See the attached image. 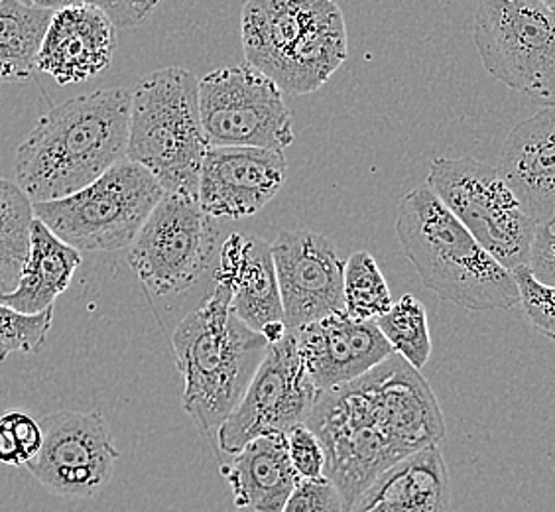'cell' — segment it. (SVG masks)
I'll return each mask as SVG.
<instances>
[{"mask_svg":"<svg viewBox=\"0 0 555 512\" xmlns=\"http://www.w3.org/2000/svg\"><path fill=\"white\" fill-rule=\"evenodd\" d=\"M555 221L535 225L534 236L530 241L526 268L534 274L540 282L547 286L555 284Z\"/></svg>","mask_w":555,"mask_h":512,"instance_id":"d6a6232c","label":"cell"},{"mask_svg":"<svg viewBox=\"0 0 555 512\" xmlns=\"http://www.w3.org/2000/svg\"><path fill=\"white\" fill-rule=\"evenodd\" d=\"M451 485L439 446L396 461L345 512H448Z\"/></svg>","mask_w":555,"mask_h":512,"instance_id":"ac0fdd59","label":"cell"},{"mask_svg":"<svg viewBox=\"0 0 555 512\" xmlns=\"http://www.w3.org/2000/svg\"><path fill=\"white\" fill-rule=\"evenodd\" d=\"M357 381L386 436L404 458L443 441L446 422L438 398L422 373L400 355L390 353Z\"/></svg>","mask_w":555,"mask_h":512,"instance_id":"4fadbf2b","label":"cell"},{"mask_svg":"<svg viewBox=\"0 0 555 512\" xmlns=\"http://www.w3.org/2000/svg\"><path fill=\"white\" fill-rule=\"evenodd\" d=\"M54 323V306L40 313H22L0 304V363L12 353H40Z\"/></svg>","mask_w":555,"mask_h":512,"instance_id":"83f0119b","label":"cell"},{"mask_svg":"<svg viewBox=\"0 0 555 512\" xmlns=\"http://www.w3.org/2000/svg\"><path fill=\"white\" fill-rule=\"evenodd\" d=\"M288 162L280 150L209 146L205 150L197 203L214 219H243L276 197Z\"/></svg>","mask_w":555,"mask_h":512,"instance_id":"5bb4252c","label":"cell"},{"mask_svg":"<svg viewBox=\"0 0 555 512\" xmlns=\"http://www.w3.org/2000/svg\"><path fill=\"white\" fill-rule=\"evenodd\" d=\"M52 11L24 0H0V86L36 75V55Z\"/></svg>","mask_w":555,"mask_h":512,"instance_id":"cb8c5ba5","label":"cell"},{"mask_svg":"<svg viewBox=\"0 0 555 512\" xmlns=\"http://www.w3.org/2000/svg\"><path fill=\"white\" fill-rule=\"evenodd\" d=\"M286 453L289 465L299 479H318L323 477L325 456L321 449L320 439L306 426V422L288 427L284 434Z\"/></svg>","mask_w":555,"mask_h":512,"instance_id":"4dcf8cb0","label":"cell"},{"mask_svg":"<svg viewBox=\"0 0 555 512\" xmlns=\"http://www.w3.org/2000/svg\"><path fill=\"white\" fill-rule=\"evenodd\" d=\"M215 282L231 289V311L250 330L284 321L270 245L257 236L233 233L219 253Z\"/></svg>","mask_w":555,"mask_h":512,"instance_id":"ffe728a7","label":"cell"},{"mask_svg":"<svg viewBox=\"0 0 555 512\" xmlns=\"http://www.w3.org/2000/svg\"><path fill=\"white\" fill-rule=\"evenodd\" d=\"M335 7V0H246L241 14L246 64L272 79L311 26Z\"/></svg>","mask_w":555,"mask_h":512,"instance_id":"d6986e66","label":"cell"},{"mask_svg":"<svg viewBox=\"0 0 555 512\" xmlns=\"http://www.w3.org/2000/svg\"><path fill=\"white\" fill-rule=\"evenodd\" d=\"M199 120L209 146L284 150L294 142L292 113L268 75L248 64L199 79Z\"/></svg>","mask_w":555,"mask_h":512,"instance_id":"9c48e42d","label":"cell"},{"mask_svg":"<svg viewBox=\"0 0 555 512\" xmlns=\"http://www.w3.org/2000/svg\"><path fill=\"white\" fill-rule=\"evenodd\" d=\"M270 255L288 330L343 310L345 260L330 239L313 231H282Z\"/></svg>","mask_w":555,"mask_h":512,"instance_id":"7c38bea8","label":"cell"},{"mask_svg":"<svg viewBox=\"0 0 555 512\" xmlns=\"http://www.w3.org/2000/svg\"><path fill=\"white\" fill-rule=\"evenodd\" d=\"M30 2L34 7L48 9V11H57L62 7H72V4H91V0H24Z\"/></svg>","mask_w":555,"mask_h":512,"instance_id":"e575fe53","label":"cell"},{"mask_svg":"<svg viewBox=\"0 0 555 512\" xmlns=\"http://www.w3.org/2000/svg\"><path fill=\"white\" fill-rule=\"evenodd\" d=\"M162 195L156 178L125 158L79 192L33 203L34 217L79 253H115L129 248Z\"/></svg>","mask_w":555,"mask_h":512,"instance_id":"5b68a950","label":"cell"},{"mask_svg":"<svg viewBox=\"0 0 555 512\" xmlns=\"http://www.w3.org/2000/svg\"><path fill=\"white\" fill-rule=\"evenodd\" d=\"M42 448V427L24 410L0 417V463L24 468Z\"/></svg>","mask_w":555,"mask_h":512,"instance_id":"f1b7e54d","label":"cell"},{"mask_svg":"<svg viewBox=\"0 0 555 512\" xmlns=\"http://www.w3.org/2000/svg\"><path fill=\"white\" fill-rule=\"evenodd\" d=\"M130 89L74 97L43 115L16 150V183L33 203L79 192L127 158Z\"/></svg>","mask_w":555,"mask_h":512,"instance_id":"6da1fadb","label":"cell"},{"mask_svg":"<svg viewBox=\"0 0 555 512\" xmlns=\"http://www.w3.org/2000/svg\"><path fill=\"white\" fill-rule=\"evenodd\" d=\"M34 207L18 183L0 178V296L16 289L30 248Z\"/></svg>","mask_w":555,"mask_h":512,"instance_id":"d4e9b609","label":"cell"},{"mask_svg":"<svg viewBox=\"0 0 555 512\" xmlns=\"http://www.w3.org/2000/svg\"><path fill=\"white\" fill-rule=\"evenodd\" d=\"M320 391L299 359L294 333L268 345L257 373L245 395L219 426L215 448L223 458L236 453L258 436L284 434L288 427L306 422Z\"/></svg>","mask_w":555,"mask_h":512,"instance_id":"30bf717a","label":"cell"},{"mask_svg":"<svg viewBox=\"0 0 555 512\" xmlns=\"http://www.w3.org/2000/svg\"><path fill=\"white\" fill-rule=\"evenodd\" d=\"M117 50V28L93 4H72L52 11L46 26L36 72L57 86L86 84L107 69Z\"/></svg>","mask_w":555,"mask_h":512,"instance_id":"2e32d148","label":"cell"},{"mask_svg":"<svg viewBox=\"0 0 555 512\" xmlns=\"http://www.w3.org/2000/svg\"><path fill=\"white\" fill-rule=\"evenodd\" d=\"M219 227L197 200L164 193L129 245V265L154 296L180 294L204 277Z\"/></svg>","mask_w":555,"mask_h":512,"instance_id":"ba28073f","label":"cell"},{"mask_svg":"<svg viewBox=\"0 0 555 512\" xmlns=\"http://www.w3.org/2000/svg\"><path fill=\"white\" fill-rule=\"evenodd\" d=\"M535 223L555 221V113L544 107L508 132L494 166Z\"/></svg>","mask_w":555,"mask_h":512,"instance_id":"e0dca14e","label":"cell"},{"mask_svg":"<svg viewBox=\"0 0 555 512\" xmlns=\"http://www.w3.org/2000/svg\"><path fill=\"white\" fill-rule=\"evenodd\" d=\"M289 331L320 393L351 383L392 353L373 320H354L345 310Z\"/></svg>","mask_w":555,"mask_h":512,"instance_id":"9a60e30c","label":"cell"},{"mask_svg":"<svg viewBox=\"0 0 555 512\" xmlns=\"http://www.w3.org/2000/svg\"><path fill=\"white\" fill-rule=\"evenodd\" d=\"M224 479L233 489L238 512H280L299 477L289 465L282 434H267L246 441L224 459Z\"/></svg>","mask_w":555,"mask_h":512,"instance_id":"44dd1931","label":"cell"},{"mask_svg":"<svg viewBox=\"0 0 555 512\" xmlns=\"http://www.w3.org/2000/svg\"><path fill=\"white\" fill-rule=\"evenodd\" d=\"M341 492L327 477L299 479L280 512H345Z\"/></svg>","mask_w":555,"mask_h":512,"instance_id":"1f68e13d","label":"cell"},{"mask_svg":"<svg viewBox=\"0 0 555 512\" xmlns=\"http://www.w3.org/2000/svg\"><path fill=\"white\" fill-rule=\"evenodd\" d=\"M81 260L77 248L64 243L34 217L30 248L18 284L9 294L0 296V304L22 313H40L52 308L55 299L69 289Z\"/></svg>","mask_w":555,"mask_h":512,"instance_id":"7402d4cb","label":"cell"},{"mask_svg":"<svg viewBox=\"0 0 555 512\" xmlns=\"http://www.w3.org/2000/svg\"><path fill=\"white\" fill-rule=\"evenodd\" d=\"M162 2L164 0H91L93 7L107 14L117 30H130L144 24Z\"/></svg>","mask_w":555,"mask_h":512,"instance_id":"836d02e7","label":"cell"},{"mask_svg":"<svg viewBox=\"0 0 555 512\" xmlns=\"http://www.w3.org/2000/svg\"><path fill=\"white\" fill-rule=\"evenodd\" d=\"M42 448L24 468L60 497H93L113 477L120 451L107 420L99 412L60 410L40 420Z\"/></svg>","mask_w":555,"mask_h":512,"instance_id":"8fae6325","label":"cell"},{"mask_svg":"<svg viewBox=\"0 0 555 512\" xmlns=\"http://www.w3.org/2000/svg\"><path fill=\"white\" fill-rule=\"evenodd\" d=\"M473 42L496 81L554 107L555 18L542 0H479Z\"/></svg>","mask_w":555,"mask_h":512,"instance_id":"8992f818","label":"cell"},{"mask_svg":"<svg viewBox=\"0 0 555 512\" xmlns=\"http://www.w3.org/2000/svg\"><path fill=\"white\" fill-rule=\"evenodd\" d=\"M378 331L396 355L414 369H422L431 355V337L427 325V313L424 304L414 296H402L392 302L390 310L374 320Z\"/></svg>","mask_w":555,"mask_h":512,"instance_id":"484cf974","label":"cell"},{"mask_svg":"<svg viewBox=\"0 0 555 512\" xmlns=\"http://www.w3.org/2000/svg\"><path fill=\"white\" fill-rule=\"evenodd\" d=\"M183 376V410L214 441L257 373L268 349L262 333L231 311V289L215 282L211 296L185 316L171 337Z\"/></svg>","mask_w":555,"mask_h":512,"instance_id":"3957f363","label":"cell"},{"mask_svg":"<svg viewBox=\"0 0 555 512\" xmlns=\"http://www.w3.org/2000/svg\"><path fill=\"white\" fill-rule=\"evenodd\" d=\"M349 52L347 26L339 4L311 26L280 65L272 81L284 95H311L345 64Z\"/></svg>","mask_w":555,"mask_h":512,"instance_id":"603a6c76","label":"cell"},{"mask_svg":"<svg viewBox=\"0 0 555 512\" xmlns=\"http://www.w3.org/2000/svg\"><path fill=\"white\" fill-rule=\"evenodd\" d=\"M518 292V304H522L526 318L535 331L545 337H555V294L554 286H547L526 268L511 270Z\"/></svg>","mask_w":555,"mask_h":512,"instance_id":"f546056e","label":"cell"},{"mask_svg":"<svg viewBox=\"0 0 555 512\" xmlns=\"http://www.w3.org/2000/svg\"><path fill=\"white\" fill-rule=\"evenodd\" d=\"M199 79L183 67H164L130 91L127 158L156 178L164 193L197 200L204 162V128L197 103Z\"/></svg>","mask_w":555,"mask_h":512,"instance_id":"277c9868","label":"cell"},{"mask_svg":"<svg viewBox=\"0 0 555 512\" xmlns=\"http://www.w3.org/2000/svg\"><path fill=\"white\" fill-rule=\"evenodd\" d=\"M426 183L508 272L526 265L538 223L494 166L477 158H436Z\"/></svg>","mask_w":555,"mask_h":512,"instance_id":"52a82bcc","label":"cell"},{"mask_svg":"<svg viewBox=\"0 0 555 512\" xmlns=\"http://www.w3.org/2000/svg\"><path fill=\"white\" fill-rule=\"evenodd\" d=\"M396 236L424 286L463 310H511L514 278L482 248L434 190L422 183L398 205Z\"/></svg>","mask_w":555,"mask_h":512,"instance_id":"7a4b0ae2","label":"cell"},{"mask_svg":"<svg viewBox=\"0 0 555 512\" xmlns=\"http://www.w3.org/2000/svg\"><path fill=\"white\" fill-rule=\"evenodd\" d=\"M392 294L373 255L359 251L343 268V310L354 320H376L392 306Z\"/></svg>","mask_w":555,"mask_h":512,"instance_id":"4316f807","label":"cell"},{"mask_svg":"<svg viewBox=\"0 0 555 512\" xmlns=\"http://www.w3.org/2000/svg\"><path fill=\"white\" fill-rule=\"evenodd\" d=\"M542 2H544L547 9H552V11H555V0H542Z\"/></svg>","mask_w":555,"mask_h":512,"instance_id":"d590c367","label":"cell"}]
</instances>
